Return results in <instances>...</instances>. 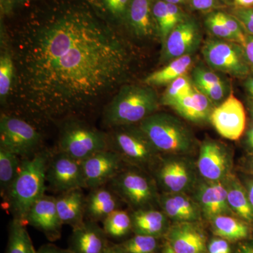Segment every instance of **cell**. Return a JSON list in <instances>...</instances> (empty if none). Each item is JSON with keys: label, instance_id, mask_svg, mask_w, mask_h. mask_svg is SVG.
<instances>
[{"label": "cell", "instance_id": "obj_1", "mask_svg": "<svg viewBox=\"0 0 253 253\" xmlns=\"http://www.w3.org/2000/svg\"><path fill=\"white\" fill-rule=\"evenodd\" d=\"M8 36L16 68L8 104L17 116L76 118L117 91L131 73L125 38L83 8H66Z\"/></svg>", "mask_w": 253, "mask_h": 253}, {"label": "cell", "instance_id": "obj_2", "mask_svg": "<svg viewBox=\"0 0 253 253\" xmlns=\"http://www.w3.org/2000/svg\"><path fill=\"white\" fill-rule=\"evenodd\" d=\"M51 155L49 149H41L29 157L22 158L19 172L7 196L3 200V208L12 214L14 219L26 225L32 206L47 189L46 173Z\"/></svg>", "mask_w": 253, "mask_h": 253}, {"label": "cell", "instance_id": "obj_3", "mask_svg": "<svg viewBox=\"0 0 253 253\" xmlns=\"http://www.w3.org/2000/svg\"><path fill=\"white\" fill-rule=\"evenodd\" d=\"M159 106L156 91L151 86L123 84L104 111V124L110 129L139 124L154 114Z\"/></svg>", "mask_w": 253, "mask_h": 253}, {"label": "cell", "instance_id": "obj_4", "mask_svg": "<svg viewBox=\"0 0 253 253\" xmlns=\"http://www.w3.org/2000/svg\"><path fill=\"white\" fill-rule=\"evenodd\" d=\"M161 154L186 156L196 146L194 134L180 119L166 113H154L139 125Z\"/></svg>", "mask_w": 253, "mask_h": 253}, {"label": "cell", "instance_id": "obj_5", "mask_svg": "<svg viewBox=\"0 0 253 253\" xmlns=\"http://www.w3.org/2000/svg\"><path fill=\"white\" fill-rule=\"evenodd\" d=\"M109 133L110 149L117 152L127 166L146 171L154 169L161 154L139 126L112 128Z\"/></svg>", "mask_w": 253, "mask_h": 253}, {"label": "cell", "instance_id": "obj_6", "mask_svg": "<svg viewBox=\"0 0 253 253\" xmlns=\"http://www.w3.org/2000/svg\"><path fill=\"white\" fill-rule=\"evenodd\" d=\"M59 151L82 161L110 149L109 134L76 118L60 121Z\"/></svg>", "mask_w": 253, "mask_h": 253}, {"label": "cell", "instance_id": "obj_7", "mask_svg": "<svg viewBox=\"0 0 253 253\" xmlns=\"http://www.w3.org/2000/svg\"><path fill=\"white\" fill-rule=\"evenodd\" d=\"M156 181L144 169L126 166L107 185L133 210L150 209L158 203Z\"/></svg>", "mask_w": 253, "mask_h": 253}, {"label": "cell", "instance_id": "obj_8", "mask_svg": "<svg viewBox=\"0 0 253 253\" xmlns=\"http://www.w3.org/2000/svg\"><path fill=\"white\" fill-rule=\"evenodd\" d=\"M42 142L41 133L26 120L16 114L1 113L0 147L24 158L40 151Z\"/></svg>", "mask_w": 253, "mask_h": 253}, {"label": "cell", "instance_id": "obj_9", "mask_svg": "<svg viewBox=\"0 0 253 253\" xmlns=\"http://www.w3.org/2000/svg\"><path fill=\"white\" fill-rule=\"evenodd\" d=\"M202 54L209 66L216 71L239 78L250 72L244 47L239 43L219 38L210 39L205 42Z\"/></svg>", "mask_w": 253, "mask_h": 253}, {"label": "cell", "instance_id": "obj_10", "mask_svg": "<svg viewBox=\"0 0 253 253\" xmlns=\"http://www.w3.org/2000/svg\"><path fill=\"white\" fill-rule=\"evenodd\" d=\"M156 184L164 193H184L197 185L193 163L184 156L161 158L154 169Z\"/></svg>", "mask_w": 253, "mask_h": 253}, {"label": "cell", "instance_id": "obj_11", "mask_svg": "<svg viewBox=\"0 0 253 253\" xmlns=\"http://www.w3.org/2000/svg\"><path fill=\"white\" fill-rule=\"evenodd\" d=\"M46 186L61 194L76 189H86L82 162L58 150L51 152L46 173Z\"/></svg>", "mask_w": 253, "mask_h": 253}, {"label": "cell", "instance_id": "obj_12", "mask_svg": "<svg viewBox=\"0 0 253 253\" xmlns=\"http://www.w3.org/2000/svg\"><path fill=\"white\" fill-rule=\"evenodd\" d=\"M86 189L107 185L127 165L119 154L109 149L96 153L82 161Z\"/></svg>", "mask_w": 253, "mask_h": 253}, {"label": "cell", "instance_id": "obj_13", "mask_svg": "<svg viewBox=\"0 0 253 253\" xmlns=\"http://www.w3.org/2000/svg\"><path fill=\"white\" fill-rule=\"evenodd\" d=\"M210 121L222 137L238 140L244 134L246 115L244 105L232 93L214 108Z\"/></svg>", "mask_w": 253, "mask_h": 253}, {"label": "cell", "instance_id": "obj_14", "mask_svg": "<svg viewBox=\"0 0 253 253\" xmlns=\"http://www.w3.org/2000/svg\"><path fill=\"white\" fill-rule=\"evenodd\" d=\"M201 35L194 20L186 18L169 33L163 44L161 61L170 62L186 55H191L199 48Z\"/></svg>", "mask_w": 253, "mask_h": 253}, {"label": "cell", "instance_id": "obj_15", "mask_svg": "<svg viewBox=\"0 0 253 253\" xmlns=\"http://www.w3.org/2000/svg\"><path fill=\"white\" fill-rule=\"evenodd\" d=\"M26 224L42 233L50 242L61 239L63 224L56 208V197L44 194L38 199L28 213Z\"/></svg>", "mask_w": 253, "mask_h": 253}, {"label": "cell", "instance_id": "obj_16", "mask_svg": "<svg viewBox=\"0 0 253 253\" xmlns=\"http://www.w3.org/2000/svg\"><path fill=\"white\" fill-rule=\"evenodd\" d=\"M197 168L206 180H225L231 174L230 158L227 151L217 141H205L200 149Z\"/></svg>", "mask_w": 253, "mask_h": 253}, {"label": "cell", "instance_id": "obj_17", "mask_svg": "<svg viewBox=\"0 0 253 253\" xmlns=\"http://www.w3.org/2000/svg\"><path fill=\"white\" fill-rule=\"evenodd\" d=\"M156 0H131L126 24L131 34L142 41L159 38L157 23L154 18Z\"/></svg>", "mask_w": 253, "mask_h": 253}, {"label": "cell", "instance_id": "obj_18", "mask_svg": "<svg viewBox=\"0 0 253 253\" xmlns=\"http://www.w3.org/2000/svg\"><path fill=\"white\" fill-rule=\"evenodd\" d=\"M196 201L201 212L208 219L233 212L227 200V191L224 181H205L196 186Z\"/></svg>", "mask_w": 253, "mask_h": 253}, {"label": "cell", "instance_id": "obj_19", "mask_svg": "<svg viewBox=\"0 0 253 253\" xmlns=\"http://www.w3.org/2000/svg\"><path fill=\"white\" fill-rule=\"evenodd\" d=\"M109 243V237L99 223L85 219L73 229L68 249L74 253H104Z\"/></svg>", "mask_w": 253, "mask_h": 253}, {"label": "cell", "instance_id": "obj_20", "mask_svg": "<svg viewBox=\"0 0 253 253\" xmlns=\"http://www.w3.org/2000/svg\"><path fill=\"white\" fill-rule=\"evenodd\" d=\"M167 244L175 253H205L206 237L194 222H178L167 232Z\"/></svg>", "mask_w": 253, "mask_h": 253}, {"label": "cell", "instance_id": "obj_21", "mask_svg": "<svg viewBox=\"0 0 253 253\" xmlns=\"http://www.w3.org/2000/svg\"><path fill=\"white\" fill-rule=\"evenodd\" d=\"M158 204L166 216L177 223L195 222L201 218L199 205L184 193H163Z\"/></svg>", "mask_w": 253, "mask_h": 253}, {"label": "cell", "instance_id": "obj_22", "mask_svg": "<svg viewBox=\"0 0 253 253\" xmlns=\"http://www.w3.org/2000/svg\"><path fill=\"white\" fill-rule=\"evenodd\" d=\"M179 116L194 123H204L211 119L214 108L206 95L194 86V90L169 104Z\"/></svg>", "mask_w": 253, "mask_h": 253}, {"label": "cell", "instance_id": "obj_23", "mask_svg": "<svg viewBox=\"0 0 253 253\" xmlns=\"http://www.w3.org/2000/svg\"><path fill=\"white\" fill-rule=\"evenodd\" d=\"M106 186L90 190L86 196V220L102 222L111 213L121 209L120 205L122 201L109 186Z\"/></svg>", "mask_w": 253, "mask_h": 253}, {"label": "cell", "instance_id": "obj_24", "mask_svg": "<svg viewBox=\"0 0 253 253\" xmlns=\"http://www.w3.org/2000/svg\"><path fill=\"white\" fill-rule=\"evenodd\" d=\"M83 189L71 190L56 197V208L61 222L73 229L85 220L86 196Z\"/></svg>", "mask_w": 253, "mask_h": 253}, {"label": "cell", "instance_id": "obj_25", "mask_svg": "<svg viewBox=\"0 0 253 253\" xmlns=\"http://www.w3.org/2000/svg\"><path fill=\"white\" fill-rule=\"evenodd\" d=\"M167 216L161 211L150 208L131 213L134 234L159 237L167 231Z\"/></svg>", "mask_w": 253, "mask_h": 253}, {"label": "cell", "instance_id": "obj_26", "mask_svg": "<svg viewBox=\"0 0 253 253\" xmlns=\"http://www.w3.org/2000/svg\"><path fill=\"white\" fill-rule=\"evenodd\" d=\"M16 68L9 42V36L4 30L1 32L0 54V101L1 106L8 104L14 85Z\"/></svg>", "mask_w": 253, "mask_h": 253}, {"label": "cell", "instance_id": "obj_27", "mask_svg": "<svg viewBox=\"0 0 253 253\" xmlns=\"http://www.w3.org/2000/svg\"><path fill=\"white\" fill-rule=\"evenodd\" d=\"M224 181L227 191V200L233 212L244 220L253 221V207L250 201L247 190L233 175H229Z\"/></svg>", "mask_w": 253, "mask_h": 253}, {"label": "cell", "instance_id": "obj_28", "mask_svg": "<svg viewBox=\"0 0 253 253\" xmlns=\"http://www.w3.org/2000/svg\"><path fill=\"white\" fill-rule=\"evenodd\" d=\"M193 63L191 55L181 56L168 63L167 66L151 73L144 79L146 85L163 86L170 84L178 78L184 76Z\"/></svg>", "mask_w": 253, "mask_h": 253}, {"label": "cell", "instance_id": "obj_29", "mask_svg": "<svg viewBox=\"0 0 253 253\" xmlns=\"http://www.w3.org/2000/svg\"><path fill=\"white\" fill-rule=\"evenodd\" d=\"M22 158L0 147V191L3 200L6 199L10 189L19 172Z\"/></svg>", "mask_w": 253, "mask_h": 253}, {"label": "cell", "instance_id": "obj_30", "mask_svg": "<svg viewBox=\"0 0 253 253\" xmlns=\"http://www.w3.org/2000/svg\"><path fill=\"white\" fill-rule=\"evenodd\" d=\"M26 224L14 219L10 221L8 242L5 253H38L30 237Z\"/></svg>", "mask_w": 253, "mask_h": 253}, {"label": "cell", "instance_id": "obj_31", "mask_svg": "<svg viewBox=\"0 0 253 253\" xmlns=\"http://www.w3.org/2000/svg\"><path fill=\"white\" fill-rule=\"evenodd\" d=\"M211 221L214 234L222 239L237 241L246 239L249 235L246 224L229 214L216 216Z\"/></svg>", "mask_w": 253, "mask_h": 253}, {"label": "cell", "instance_id": "obj_32", "mask_svg": "<svg viewBox=\"0 0 253 253\" xmlns=\"http://www.w3.org/2000/svg\"><path fill=\"white\" fill-rule=\"evenodd\" d=\"M103 229L109 239L121 240L132 231L131 214L119 209L102 221Z\"/></svg>", "mask_w": 253, "mask_h": 253}, {"label": "cell", "instance_id": "obj_33", "mask_svg": "<svg viewBox=\"0 0 253 253\" xmlns=\"http://www.w3.org/2000/svg\"><path fill=\"white\" fill-rule=\"evenodd\" d=\"M119 245L126 253H156L158 249V237L140 234H134Z\"/></svg>", "mask_w": 253, "mask_h": 253}, {"label": "cell", "instance_id": "obj_34", "mask_svg": "<svg viewBox=\"0 0 253 253\" xmlns=\"http://www.w3.org/2000/svg\"><path fill=\"white\" fill-rule=\"evenodd\" d=\"M194 88L192 82L186 75L181 76L169 84L161 98V104L169 106L176 100L190 94Z\"/></svg>", "mask_w": 253, "mask_h": 253}, {"label": "cell", "instance_id": "obj_35", "mask_svg": "<svg viewBox=\"0 0 253 253\" xmlns=\"http://www.w3.org/2000/svg\"><path fill=\"white\" fill-rule=\"evenodd\" d=\"M153 11L157 23L159 39L161 40L163 45L173 30L171 26L167 2L164 0H156Z\"/></svg>", "mask_w": 253, "mask_h": 253}, {"label": "cell", "instance_id": "obj_36", "mask_svg": "<svg viewBox=\"0 0 253 253\" xmlns=\"http://www.w3.org/2000/svg\"><path fill=\"white\" fill-rule=\"evenodd\" d=\"M206 25L208 31L217 38L236 42L235 37L223 22L219 12H213L208 15L206 19Z\"/></svg>", "mask_w": 253, "mask_h": 253}, {"label": "cell", "instance_id": "obj_37", "mask_svg": "<svg viewBox=\"0 0 253 253\" xmlns=\"http://www.w3.org/2000/svg\"><path fill=\"white\" fill-rule=\"evenodd\" d=\"M193 84L197 89L224 83L216 73L202 66H197L192 72Z\"/></svg>", "mask_w": 253, "mask_h": 253}, {"label": "cell", "instance_id": "obj_38", "mask_svg": "<svg viewBox=\"0 0 253 253\" xmlns=\"http://www.w3.org/2000/svg\"><path fill=\"white\" fill-rule=\"evenodd\" d=\"M131 0H101L103 6L114 19L126 23Z\"/></svg>", "mask_w": 253, "mask_h": 253}, {"label": "cell", "instance_id": "obj_39", "mask_svg": "<svg viewBox=\"0 0 253 253\" xmlns=\"http://www.w3.org/2000/svg\"><path fill=\"white\" fill-rule=\"evenodd\" d=\"M219 15L226 27L235 37L236 42L242 46H244L248 35H246V31H244L241 23L233 15L231 16L223 12H219Z\"/></svg>", "mask_w": 253, "mask_h": 253}, {"label": "cell", "instance_id": "obj_40", "mask_svg": "<svg viewBox=\"0 0 253 253\" xmlns=\"http://www.w3.org/2000/svg\"><path fill=\"white\" fill-rule=\"evenodd\" d=\"M233 16L241 23L246 33L253 36V7H238Z\"/></svg>", "mask_w": 253, "mask_h": 253}, {"label": "cell", "instance_id": "obj_41", "mask_svg": "<svg viewBox=\"0 0 253 253\" xmlns=\"http://www.w3.org/2000/svg\"><path fill=\"white\" fill-rule=\"evenodd\" d=\"M199 90L206 95L212 104H217L220 102L225 96L226 86L225 84L223 83L215 85L205 86Z\"/></svg>", "mask_w": 253, "mask_h": 253}, {"label": "cell", "instance_id": "obj_42", "mask_svg": "<svg viewBox=\"0 0 253 253\" xmlns=\"http://www.w3.org/2000/svg\"><path fill=\"white\" fill-rule=\"evenodd\" d=\"M208 253H231L230 246L224 239H214L208 246Z\"/></svg>", "mask_w": 253, "mask_h": 253}, {"label": "cell", "instance_id": "obj_43", "mask_svg": "<svg viewBox=\"0 0 253 253\" xmlns=\"http://www.w3.org/2000/svg\"><path fill=\"white\" fill-rule=\"evenodd\" d=\"M191 6L199 11H208L217 6V0H190Z\"/></svg>", "mask_w": 253, "mask_h": 253}, {"label": "cell", "instance_id": "obj_44", "mask_svg": "<svg viewBox=\"0 0 253 253\" xmlns=\"http://www.w3.org/2000/svg\"><path fill=\"white\" fill-rule=\"evenodd\" d=\"M38 253H74L69 249H64L53 244H46L38 250Z\"/></svg>", "mask_w": 253, "mask_h": 253}, {"label": "cell", "instance_id": "obj_45", "mask_svg": "<svg viewBox=\"0 0 253 253\" xmlns=\"http://www.w3.org/2000/svg\"><path fill=\"white\" fill-rule=\"evenodd\" d=\"M244 47L245 54L250 66L253 67V36H248Z\"/></svg>", "mask_w": 253, "mask_h": 253}, {"label": "cell", "instance_id": "obj_46", "mask_svg": "<svg viewBox=\"0 0 253 253\" xmlns=\"http://www.w3.org/2000/svg\"><path fill=\"white\" fill-rule=\"evenodd\" d=\"M17 0H0L1 14L9 15L12 12Z\"/></svg>", "mask_w": 253, "mask_h": 253}, {"label": "cell", "instance_id": "obj_47", "mask_svg": "<svg viewBox=\"0 0 253 253\" xmlns=\"http://www.w3.org/2000/svg\"><path fill=\"white\" fill-rule=\"evenodd\" d=\"M104 253H126L120 246L119 244H113L110 241L107 249L105 251Z\"/></svg>", "mask_w": 253, "mask_h": 253}, {"label": "cell", "instance_id": "obj_48", "mask_svg": "<svg viewBox=\"0 0 253 253\" xmlns=\"http://www.w3.org/2000/svg\"><path fill=\"white\" fill-rule=\"evenodd\" d=\"M238 7L251 8L253 7V0H234Z\"/></svg>", "mask_w": 253, "mask_h": 253}, {"label": "cell", "instance_id": "obj_49", "mask_svg": "<svg viewBox=\"0 0 253 253\" xmlns=\"http://www.w3.org/2000/svg\"><path fill=\"white\" fill-rule=\"evenodd\" d=\"M248 194L251 204H252L253 207V181H250L248 184Z\"/></svg>", "mask_w": 253, "mask_h": 253}, {"label": "cell", "instance_id": "obj_50", "mask_svg": "<svg viewBox=\"0 0 253 253\" xmlns=\"http://www.w3.org/2000/svg\"><path fill=\"white\" fill-rule=\"evenodd\" d=\"M238 253H253V246L246 245L241 247Z\"/></svg>", "mask_w": 253, "mask_h": 253}, {"label": "cell", "instance_id": "obj_51", "mask_svg": "<svg viewBox=\"0 0 253 253\" xmlns=\"http://www.w3.org/2000/svg\"><path fill=\"white\" fill-rule=\"evenodd\" d=\"M246 88H247V90L253 96V77L250 78L248 80L246 83Z\"/></svg>", "mask_w": 253, "mask_h": 253}, {"label": "cell", "instance_id": "obj_52", "mask_svg": "<svg viewBox=\"0 0 253 253\" xmlns=\"http://www.w3.org/2000/svg\"><path fill=\"white\" fill-rule=\"evenodd\" d=\"M247 141L250 147L253 149V127L251 128V130L248 133Z\"/></svg>", "mask_w": 253, "mask_h": 253}, {"label": "cell", "instance_id": "obj_53", "mask_svg": "<svg viewBox=\"0 0 253 253\" xmlns=\"http://www.w3.org/2000/svg\"><path fill=\"white\" fill-rule=\"evenodd\" d=\"M163 253H175L173 252V251L172 249H171V248L169 247V246H168V244L166 245V246H165L164 249H163Z\"/></svg>", "mask_w": 253, "mask_h": 253}, {"label": "cell", "instance_id": "obj_54", "mask_svg": "<svg viewBox=\"0 0 253 253\" xmlns=\"http://www.w3.org/2000/svg\"><path fill=\"white\" fill-rule=\"evenodd\" d=\"M167 3H170V4H179V0H164Z\"/></svg>", "mask_w": 253, "mask_h": 253}, {"label": "cell", "instance_id": "obj_55", "mask_svg": "<svg viewBox=\"0 0 253 253\" xmlns=\"http://www.w3.org/2000/svg\"><path fill=\"white\" fill-rule=\"evenodd\" d=\"M28 1H29V0H17L16 4H21V3H24Z\"/></svg>", "mask_w": 253, "mask_h": 253}, {"label": "cell", "instance_id": "obj_56", "mask_svg": "<svg viewBox=\"0 0 253 253\" xmlns=\"http://www.w3.org/2000/svg\"><path fill=\"white\" fill-rule=\"evenodd\" d=\"M252 169L253 171V161H252Z\"/></svg>", "mask_w": 253, "mask_h": 253}, {"label": "cell", "instance_id": "obj_57", "mask_svg": "<svg viewBox=\"0 0 253 253\" xmlns=\"http://www.w3.org/2000/svg\"><path fill=\"white\" fill-rule=\"evenodd\" d=\"M252 114H253V108H252Z\"/></svg>", "mask_w": 253, "mask_h": 253}, {"label": "cell", "instance_id": "obj_58", "mask_svg": "<svg viewBox=\"0 0 253 253\" xmlns=\"http://www.w3.org/2000/svg\"><path fill=\"white\" fill-rule=\"evenodd\" d=\"M226 1H228V0H226Z\"/></svg>", "mask_w": 253, "mask_h": 253}]
</instances>
